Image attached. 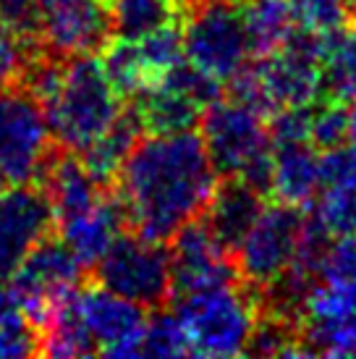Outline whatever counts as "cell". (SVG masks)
<instances>
[{
  "mask_svg": "<svg viewBox=\"0 0 356 359\" xmlns=\"http://www.w3.org/2000/svg\"><path fill=\"white\" fill-rule=\"evenodd\" d=\"M116 197L134 233L168 241L199 218L218 187V170L194 129L139 137L116 176Z\"/></svg>",
  "mask_w": 356,
  "mask_h": 359,
  "instance_id": "cell-1",
  "label": "cell"
},
{
  "mask_svg": "<svg viewBox=\"0 0 356 359\" xmlns=\"http://www.w3.org/2000/svg\"><path fill=\"white\" fill-rule=\"evenodd\" d=\"M40 108L53 142L66 152H84L118 118L123 97L108 79L100 58L74 55L66 58L58 90Z\"/></svg>",
  "mask_w": 356,
  "mask_h": 359,
  "instance_id": "cell-2",
  "label": "cell"
},
{
  "mask_svg": "<svg viewBox=\"0 0 356 359\" xmlns=\"http://www.w3.org/2000/svg\"><path fill=\"white\" fill-rule=\"evenodd\" d=\"M176 315L194 357H236L247 354L259 304L257 294L244 280H233L178 297Z\"/></svg>",
  "mask_w": 356,
  "mask_h": 359,
  "instance_id": "cell-3",
  "label": "cell"
},
{
  "mask_svg": "<svg viewBox=\"0 0 356 359\" xmlns=\"http://www.w3.org/2000/svg\"><path fill=\"white\" fill-rule=\"evenodd\" d=\"M181 19L189 63L218 81H231L247 66L252 50L238 0H197Z\"/></svg>",
  "mask_w": 356,
  "mask_h": 359,
  "instance_id": "cell-4",
  "label": "cell"
},
{
  "mask_svg": "<svg viewBox=\"0 0 356 359\" xmlns=\"http://www.w3.org/2000/svg\"><path fill=\"white\" fill-rule=\"evenodd\" d=\"M322 42L325 34L296 27L278 50L259 55L252 66L270 116L322 97Z\"/></svg>",
  "mask_w": 356,
  "mask_h": 359,
  "instance_id": "cell-5",
  "label": "cell"
},
{
  "mask_svg": "<svg viewBox=\"0 0 356 359\" xmlns=\"http://www.w3.org/2000/svg\"><path fill=\"white\" fill-rule=\"evenodd\" d=\"M53 155L40 102L24 87L0 90V184H34Z\"/></svg>",
  "mask_w": 356,
  "mask_h": 359,
  "instance_id": "cell-6",
  "label": "cell"
},
{
  "mask_svg": "<svg viewBox=\"0 0 356 359\" xmlns=\"http://www.w3.org/2000/svg\"><path fill=\"white\" fill-rule=\"evenodd\" d=\"M100 286L116 291L139 307H163L170 289V255L163 241L144 239L139 233H121L95 265Z\"/></svg>",
  "mask_w": 356,
  "mask_h": 359,
  "instance_id": "cell-7",
  "label": "cell"
},
{
  "mask_svg": "<svg viewBox=\"0 0 356 359\" xmlns=\"http://www.w3.org/2000/svg\"><path fill=\"white\" fill-rule=\"evenodd\" d=\"M304 215L294 205H270L259 212L254 226L249 229L244 241L233 252L238 268V278L249 289H265L278 280L286 270H291L299 250Z\"/></svg>",
  "mask_w": 356,
  "mask_h": 359,
  "instance_id": "cell-8",
  "label": "cell"
},
{
  "mask_svg": "<svg viewBox=\"0 0 356 359\" xmlns=\"http://www.w3.org/2000/svg\"><path fill=\"white\" fill-rule=\"evenodd\" d=\"M81 273L84 265L76 259L69 244L60 236H45L11 276L8 289L40 330L50 309L63 297H69L71 291L79 289Z\"/></svg>",
  "mask_w": 356,
  "mask_h": 359,
  "instance_id": "cell-9",
  "label": "cell"
},
{
  "mask_svg": "<svg viewBox=\"0 0 356 359\" xmlns=\"http://www.w3.org/2000/svg\"><path fill=\"white\" fill-rule=\"evenodd\" d=\"M202 142L218 176H241L252 160L273 150L265 116L238 100H215L202 110Z\"/></svg>",
  "mask_w": 356,
  "mask_h": 359,
  "instance_id": "cell-10",
  "label": "cell"
},
{
  "mask_svg": "<svg viewBox=\"0 0 356 359\" xmlns=\"http://www.w3.org/2000/svg\"><path fill=\"white\" fill-rule=\"evenodd\" d=\"M53 229L55 212L42 187L11 184L0 191V286Z\"/></svg>",
  "mask_w": 356,
  "mask_h": 359,
  "instance_id": "cell-11",
  "label": "cell"
},
{
  "mask_svg": "<svg viewBox=\"0 0 356 359\" xmlns=\"http://www.w3.org/2000/svg\"><path fill=\"white\" fill-rule=\"evenodd\" d=\"M170 239V289L176 297L241 280L233 255L210 231L205 218L184 223Z\"/></svg>",
  "mask_w": 356,
  "mask_h": 359,
  "instance_id": "cell-12",
  "label": "cell"
},
{
  "mask_svg": "<svg viewBox=\"0 0 356 359\" xmlns=\"http://www.w3.org/2000/svg\"><path fill=\"white\" fill-rule=\"evenodd\" d=\"M110 37L108 0H40V42L53 55H95Z\"/></svg>",
  "mask_w": 356,
  "mask_h": 359,
  "instance_id": "cell-13",
  "label": "cell"
},
{
  "mask_svg": "<svg viewBox=\"0 0 356 359\" xmlns=\"http://www.w3.org/2000/svg\"><path fill=\"white\" fill-rule=\"evenodd\" d=\"M76 307L87 325L97 354L108 357H142L144 307L105 286L76 289Z\"/></svg>",
  "mask_w": 356,
  "mask_h": 359,
  "instance_id": "cell-14",
  "label": "cell"
},
{
  "mask_svg": "<svg viewBox=\"0 0 356 359\" xmlns=\"http://www.w3.org/2000/svg\"><path fill=\"white\" fill-rule=\"evenodd\" d=\"M37 184H42V189L48 191L55 212V226L87 212L105 197V187L84 168L81 158H74V152H53Z\"/></svg>",
  "mask_w": 356,
  "mask_h": 359,
  "instance_id": "cell-15",
  "label": "cell"
},
{
  "mask_svg": "<svg viewBox=\"0 0 356 359\" xmlns=\"http://www.w3.org/2000/svg\"><path fill=\"white\" fill-rule=\"evenodd\" d=\"M262 210H265V194H259L247 181L236 176H226L223 181H218L210 197L205 220L220 244L233 255Z\"/></svg>",
  "mask_w": 356,
  "mask_h": 359,
  "instance_id": "cell-16",
  "label": "cell"
},
{
  "mask_svg": "<svg viewBox=\"0 0 356 359\" xmlns=\"http://www.w3.org/2000/svg\"><path fill=\"white\" fill-rule=\"evenodd\" d=\"M126 226V212L121 208L116 194H105L102 200L81 212L76 218L58 223L60 239L71 247L84 268H95L97 259L110 250V244L118 239Z\"/></svg>",
  "mask_w": 356,
  "mask_h": 359,
  "instance_id": "cell-17",
  "label": "cell"
},
{
  "mask_svg": "<svg viewBox=\"0 0 356 359\" xmlns=\"http://www.w3.org/2000/svg\"><path fill=\"white\" fill-rule=\"evenodd\" d=\"M320 191V155L312 142L273 144V187L278 202L304 208Z\"/></svg>",
  "mask_w": 356,
  "mask_h": 359,
  "instance_id": "cell-18",
  "label": "cell"
},
{
  "mask_svg": "<svg viewBox=\"0 0 356 359\" xmlns=\"http://www.w3.org/2000/svg\"><path fill=\"white\" fill-rule=\"evenodd\" d=\"M134 110L144 134H173L194 129L205 108H199L191 97L168 87L165 81H152L139 95H134Z\"/></svg>",
  "mask_w": 356,
  "mask_h": 359,
  "instance_id": "cell-19",
  "label": "cell"
},
{
  "mask_svg": "<svg viewBox=\"0 0 356 359\" xmlns=\"http://www.w3.org/2000/svg\"><path fill=\"white\" fill-rule=\"evenodd\" d=\"M144 134L142 129V121H139L137 110L123 108L118 113V118L110 123V129L89 144L87 150L79 152L84 168L95 176V179L108 187L116 181L121 165L126 163L129 152L134 150V144L139 142V137Z\"/></svg>",
  "mask_w": 356,
  "mask_h": 359,
  "instance_id": "cell-20",
  "label": "cell"
},
{
  "mask_svg": "<svg viewBox=\"0 0 356 359\" xmlns=\"http://www.w3.org/2000/svg\"><path fill=\"white\" fill-rule=\"evenodd\" d=\"M238 3H241L249 50L257 58L278 50L296 29V19L291 13L288 0H238Z\"/></svg>",
  "mask_w": 356,
  "mask_h": 359,
  "instance_id": "cell-21",
  "label": "cell"
},
{
  "mask_svg": "<svg viewBox=\"0 0 356 359\" xmlns=\"http://www.w3.org/2000/svg\"><path fill=\"white\" fill-rule=\"evenodd\" d=\"M322 97L338 102L356 97V21L325 34V42H322Z\"/></svg>",
  "mask_w": 356,
  "mask_h": 359,
  "instance_id": "cell-22",
  "label": "cell"
},
{
  "mask_svg": "<svg viewBox=\"0 0 356 359\" xmlns=\"http://www.w3.org/2000/svg\"><path fill=\"white\" fill-rule=\"evenodd\" d=\"M40 354V330L13 299L8 286H0V359Z\"/></svg>",
  "mask_w": 356,
  "mask_h": 359,
  "instance_id": "cell-23",
  "label": "cell"
},
{
  "mask_svg": "<svg viewBox=\"0 0 356 359\" xmlns=\"http://www.w3.org/2000/svg\"><path fill=\"white\" fill-rule=\"evenodd\" d=\"M108 8L113 34L126 40H139L178 16L168 0H110Z\"/></svg>",
  "mask_w": 356,
  "mask_h": 359,
  "instance_id": "cell-24",
  "label": "cell"
},
{
  "mask_svg": "<svg viewBox=\"0 0 356 359\" xmlns=\"http://www.w3.org/2000/svg\"><path fill=\"white\" fill-rule=\"evenodd\" d=\"M102 69L108 74V79L113 81V87L118 90V95L126 100V97H134L139 92L149 87V76L144 63L139 58L137 42L126 40V37H110V42L102 48Z\"/></svg>",
  "mask_w": 356,
  "mask_h": 359,
  "instance_id": "cell-25",
  "label": "cell"
},
{
  "mask_svg": "<svg viewBox=\"0 0 356 359\" xmlns=\"http://www.w3.org/2000/svg\"><path fill=\"white\" fill-rule=\"evenodd\" d=\"M315 218L330 236L356 233V179L320 184Z\"/></svg>",
  "mask_w": 356,
  "mask_h": 359,
  "instance_id": "cell-26",
  "label": "cell"
},
{
  "mask_svg": "<svg viewBox=\"0 0 356 359\" xmlns=\"http://www.w3.org/2000/svg\"><path fill=\"white\" fill-rule=\"evenodd\" d=\"M181 16L170 19L168 24H163L158 29L147 32L144 37H139L137 50L139 58L144 63L149 76V84L158 81L168 69H173L178 60L184 58V34H181Z\"/></svg>",
  "mask_w": 356,
  "mask_h": 359,
  "instance_id": "cell-27",
  "label": "cell"
},
{
  "mask_svg": "<svg viewBox=\"0 0 356 359\" xmlns=\"http://www.w3.org/2000/svg\"><path fill=\"white\" fill-rule=\"evenodd\" d=\"M186 354H191V349L178 315L155 307V312L144 320L142 357H186Z\"/></svg>",
  "mask_w": 356,
  "mask_h": 359,
  "instance_id": "cell-28",
  "label": "cell"
},
{
  "mask_svg": "<svg viewBox=\"0 0 356 359\" xmlns=\"http://www.w3.org/2000/svg\"><path fill=\"white\" fill-rule=\"evenodd\" d=\"M348 140V116L343 102L320 97L312 102V144L317 150H333Z\"/></svg>",
  "mask_w": 356,
  "mask_h": 359,
  "instance_id": "cell-29",
  "label": "cell"
},
{
  "mask_svg": "<svg viewBox=\"0 0 356 359\" xmlns=\"http://www.w3.org/2000/svg\"><path fill=\"white\" fill-rule=\"evenodd\" d=\"M288 6L296 19V27L320 34L336 32L351 19L346 0H288Z\"/></svg>",
  "mask_w": 356,
  "mask_h": 359,
  "instance_id": "cell-30",
  "label": "cell"
},
{
  "mask_svg": "<svg viewBox=\"0 0 356 359\" xmlns=\"http://www.w3.org/2000/svg\"><path fill=\"white\" fill-rule=\"evenodd\" d=\"M320 280L356 289V233L336 236V241H330L320 268Z\"/></svg>",
  "mask_w": 356,
  "mask_h": 359,
  "instance_id": "cell-31",
  "label": "cell"
},
{
  "mask_svg": "<svg viewBox=\"0 0 356 359\" xmlns=\"http://www.w3.org/2000/svg\"><path fill=\"white\" fill-rule=\"evenodd\" d=\"M37 50V42H24L0 27V90L21 84V76Z\"/></svg>",
  "mask_w": 356,
  "mask_h": 359,
  "instance_id": "cell-32",
  "label": "cell"
},
{
  "mask_svg": "<svg viewBox=\"0 0 356 359\" xmlns=\"http://www.w3.org/2000/svg\"><path fill=\"white\" fill-rule=\"evenodd\" d=\"M0 27L40 45V0H0Z\"/></svg>",
  "mask_w": 356,
  "mask_h": 359,
  "instance_id": "cell-33",
  "label": "cell"
},
{
  "mask_svg": "<svg viewBox=\"0 0 356 359\" xmlns=\"http://www.w3.org/2000/svg\"><path fill=\"white\" fill-rule=\"evenodd\" d=\"M346 116H348V142L356 147V97L351 100V108L346 110Z\"/></svg>",
  "mask_w": 356,
  "mask_h": 359,
  "instance_id": "cell-34",
  "label": "cell"
},
{
  "mask_svg": "<svg viewBox=\"0 0 356 359\" xmlns=\"http://www.w3.org/2000/svg\"><path fill=\"white\" fill-rule=\"evenodd\" d=\"M168 3H170V8L176 11L178 16H181V13H186V11L191 8V6L197 3V0H168Z\"/></svg>",
  "mask_w": 356,
  "mask_h": 359,
  "instance_id": "cell-35",
  "label": "cell"
},
{
  "mask_svg": "<svg viewBox=\"0 0 356 359\" xmlns=\"http://www.w3.org/2000/svg\"><path fill=\"white\" fill-rule=\"evenodd\" d=\"M348 11H351V16H356V0H346Z\"/></svg>",
  "mask_w": 356,
  "mask_h": 359,
  "instance_id": "cell-36",
  "label": "cell"
}]
</instances>
